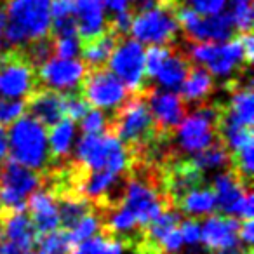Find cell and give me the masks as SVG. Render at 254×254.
<instances>
[{
	"label": "cell",
	"instance_id": "obj_9",
	"mask_svg": "<svg viewBox=\"0 0 254 254\" xmlns=\"http://www.w3.org/2000/svg\"><path fill=\"white\" fill-rule=\"evenodd\" d=\"M190 60L200 63L211 75L226 77L235 70H247L246 60H244L242 44L239 35L233 37L230 42H200L193 44L190 51Z\"/></svg>",
	"mask_w": 254,
	"mask_h": 254
},
{
	"label": "cell",
	"instance_id": "obj_34",
	"mask_svg": "<svg viewBox=\"0 0 254 254\" xmlns=\"http://www.w3.org/2000/svg\"><path fill=\"white\" fill-rule=\"evenodd\" d=\"M171 49V44L169 46H150L145 53V77L153 78L155 73L159 71L160 64L162 61L166 60L167 53Z\"/></svg>",
	"mask_w": 254,
	"mask_h": 254
},
{
	"label": "cell",
	"instance_id": "obj_13",
	"mask_svg": "<svg viewBox=\"0 0 254 254\" xmlns=\"http://www.w3.org/2000/svg\"><path fill=\"white\" fill-rule=\"evenodd\" d=\"M211 190L214 191L216 207L225 216H240L242 219H253L254 195L232 171L218 174L212 181Z\"/></svg>",
	"mask_w": 254,
	"mask_h": 254
},
{
	"label": "cell",
	"instance_id": "obj_44",
	"mask_svg": "<svg viewBox=\"0 0 254 254\" xmlns=\"http://www.w3.org/2000/svg\"><path fill=\"white\" fill-rule=\"evenodd\" d=\"M212 254H253L251 247H230V249H221V251H214Z\"/></svg>",
	"mask_w": 254,
	"mask_h": 254
},
{
	"label": "cell",
	"instance_id": "obj_32",
	"mask_svg": "<svg viewBox=\"0 0 254 254\" xmlns=\"http://www.w3.org/2000/svg\"><path fill=\"white\" fill-rule=\"evenodd\" d=\"M80 127L84 134H108V117L101 110H89Z\"/></svg>",
	"mask_w": 254,
	"mask_h": 254
},
{
	"label": "cell",
	"instance_id": "obj_12",
	"mask_svg": "<svg viewBox=\"0 0 254 254\" xmlns=\"http://www.w3.org/2000/svg\"><path fill=\"white\" fill-rule=\"evenodd\" d=\"M178 21L174 9L167 5L139 12L131 25V33L136 40L152 46H169L176 42Z\"/></svg>",
	"mask_w": 254,
	"mask_h": 254
},
{
	"label": "cell",
	"instance_id": "obj_17",
	"mask_svg": "<svg viewBox=\"0 0 254 254\" xmlns=\"http://www.w3.org/2000/svg\"><path fill=\"white\" fill-rule=\"evenodd\" d=\"M25 110L44 127H53L64 119V94L51 89H35L26 98Z\"/></svg>",
	"mask_w": 254,
	"mask_h": 254
},
{
	"label": "cell",
	"instance_id": "obj_22",
	"mask_svg": "<svg viewBox=\"0 0 254 254\" xmlns=\"http://www.w3.org/2000/svg\"><path fill=\"white\" fill-rule=\"evenodd\" d=\"M214 91V80L212 75L200 64H191L187 78L180 85V98L188 105H204L207 98Z\"/></svg>",
	"mask_w": 254,
	"mask_h": 254
},
{
	"label": "cell",
	"instance_id": "obj_25",
	"mask_svg": "<svg viewBox=\"0 0 254 254\" xmlns=\"http://www.w3.org/2000/svg\"><path fill=\"white\" fill-rule=\"evenodd\" d=\"M75 136V122L70 119H63L51 127V136L47 139L49 143V157L51 164H63L66 162V157L70 155L71 143ZM47 166V167H49Z\"/></svg>",
	"mask_w": 254,
	"mask_h": 254
},
{
	"label": "cell",
	"instance_id": "obj_30",
	"mask_svg": "<svg viewBox=\"0 0 254 254\" xmlns=\"http://www.w3.org/2000/svg\"><path fill=\"white\" fill-rule=\"evenodd\" d=\"M101 228H103V219H101V216L96 214V211H94L85 216V218H82L73 228L66 230V232H68V239H70L71 246L75 247V246H78V244L85 242V240L92 239Z\"/></svg>",
	"mask_w": 254,
	"mask_h": 254
},
{
	"label": "cell",
	"instance_id": "obj_6",
	"mask_svg": "<svg viewBox=\"0 0 254 254\" xmlns=\"http://www.w3.org/2000/svg\"><path fill=\"white\" fill-rule=\"evenodd\" d=\"M42 174L14 160L0 164V216L25 211L26 200L42 187Z\"/></svg>",
	"mask_w": 254,
	"mask_h": 254
},
{
	"label": "cell",
	"instance_id": "obj_42",
	"mask_svg": "<svg viewBox=\"0 0 254 254\" xmlns=\"http://www.w3.org/2000/svg\"><path fill=\"white\" fill-rule=\"evenodd\" d=\"M106 5L112 11V16L120 14L131 9V0H106Z\"/></svg>",
	"mask_w": 254,
	"mask_h": 254
},
{
	"label": "cell",
	"instance_id": "obj_40",
	"mask_svg": "<svg viewBox=\"0 0 254 254\" xmlns=\"http://www.w3.org/2000/svg\"><path fill=\"white\" fill-rule=\"evenodd\" d=\"M239 237H240V240H242L246 247L253 246V240H254V223H253V219H244V221L240 223Z\"/></svg>",
	"mask_w": 254,
	"mask_h": 254
},
{
	"label": "cell",
	"instance_id": "obj_5",
	"mask_svg": "<svg viewBox=\"0 0 254 254\" xmlns=\"http://www.w3.org/2000/svg\"><path fill=\"white\" fill-rule=\"evenodd\" d=\"M223 103L207 101L204 105L195 106V110L187 115L173 136L178 138V146L185 153L202 152L218 139V120L221 115Z\"/></svg>",
	"mask_w": 254,
	"mask_h": 254
},
{
	"label": "cell",
	"instance_id": "obj_8",
	"mask_svg": "<svg viewBox=\"0 0 254 254\" xmlns=\"http://www.w3.org/2000/svg\"><path fill=\"white\" fill-rule=\"evenodd\" d=\"M78 87V94L87 101V105L99 110L115 112L129 98V89L106 66L87 68Z\"/></svg>",
	"mask_w": 254,
	"mask_h": 254
},
{
	"label": "cell",
	"instance_id": "obj_39",
	"mask_svg": "<svg viewBox=\"0 0 254 254\" xmlns=\"http://www.w3.org/2000/svg\"><path fill=\"white\" fill-rule=\"evenodd\" d=\"M75 14V0H51V19Z\"/></svg>",
	"mask_w": 254,
	"mask_h": 254
},
{
	"label": "cell",
	"instance_id": "obj_45",
	"mask_svg": "<svg viewBox=\"0 0 254 254\" xmlns=\"http://www.w3.org/2000/svg\"><path fill=\"white\" fill-rule=\"evenodd\" d=\"M94 2H99L101 5H106V0H94Z\"/></svg>",
	"mask_w": 254,
	"mask_h": 254
},
{
	"label": "cell",
	"instance_id": "obj_14",
	"mask_svg": "<svg viewBox=\"0 0 254 254\" xmlns=\"http://www.w3.org/2000/svg\"><path fill=\"white\" fill-rule=\"evenodd\" d=\"M145 96L160 138L173 139L174 131L187 117V103L180 98V94L171 91H155L153 87H150Z\"/></svg>",
	"mask_w": 254,
	"mask_h": 254
},
{
	"label": "cell",
	"instance_id": "obj_19",
	"mask_svg": "<svg viewBox=\"0 0 254 254\" xmlns=\"http://www.w3.org/2000/svg\"><path fill=\"white\" fill-rule=\"evenodd\" d=\"M75 21H77V35L80 42H87L110 28L105 9L94 0H77L75 2Z\"/></svg>",
	"mask_w": 254,
	"mask_h": 254
},
{
	"label": "cell",
	"instance_id": "obj_37",
	"mask_svg": "<svg viewBox=\"0 0 254 254\" xmlns=\"http://www.w3.org/2000/svg\"><path fill=\"white\" fill-rule=\"evenodd\" d=\"M80 53V40L77 37H63L54 39V54L61 60H73Z\"/></svg>",
	"mask_w": 254,
	"mask_h": 254
},
{
	"label": "cell",
	"instance_id": "obj_31",
	"mask_svg": "<svg viewBox=\"0 0 254 254\" xmlns=\"http://www.w3.org/2000/svg\"><path fill=\"white\" fill-rule=\"evenodd\" d=\"M233 18V25H235L237 33H251L253 28V0H232V11H230Z\"/></svg>",
	"mask_w": 254,
	"mask_h": 254
},
{
	"label": "cell",
	"instance_id": "obj_11",
	"mask_svg": "<svg viewBox=\"0 0 254 254\" xmlns=\"http://www.w3.org/2000/svg\"><path fill=\"white\" fill-rule=\"evenodd\" d=\"M112 73L120 78L131 92H146L152 85H146L145 77V51L141 44L132 39H122L117 42L108 60Z\"/></svg>",
	"mask_w": 254,
	"mask_h": 254
},
{
	"label": "cell",
	"instance_id": "obj_26",
	"mask_svg": "<svg viewBox=\"0 0 254 254\" xmlns=\"http://www.w3.org/2000/svg\"><path fill=\"white\" fill-rule=\"evenodd\" d=\"M176 211H183L185 214L190 216H204L211 214L216 209L214 191L211 188H195V190L185 193L180 200L174 204Z\"/></svg>",
	"mask_w": 254,
	"mask_h": 254
},
{
	"label": "cell",
	"instance_id": "obj_46",
	"mask_svg": "<svg viewBox=\"0 0 254 254\" xmlns=\"http://www.w3.org/2000/svg\"><path fill=\"white\" fill-rule=\"evenodd\" d=\"M35 254H39V253H35Z\"/></svg>",
	"mask_w": 254,
	"mask_h": 254
},
{
	"label": "cell",
	"instance_id": "obj_2",
	"mask_svg": "<svg viewBox=\"0 0 254 254\" xmlns=\"http://www.w3.org/2000/svg\"><path fill=\"white\" fill-rule=\"evenodd\" d=\"M49 30L51 0H7L4 37L9 47H25L47 37Z\"/></svg>",
	"mask_w": 254,
	"mask_h": 254
},
{
	"label": "cell",
	"instance_id": "obj_4",
	"mask_svg": "<svg viewBox=\"0 0 254 254\" xmlns=\"http://www.w3.org/2000/svg\"><path fill=\"white\" fill-rule=\"evenodd\" d=\"M75 162L87 171H110L115 174H129L132 155L112 134H84L77 145Z\"/></svg>",
	"mask_w": 254,
	"mask_h": 254
},
{
	"label": "cell",
	"instance_id": "obj_41",
	"mask_svg": "<svg viewBox=\"0 0 254 254\" xmlns=\"http://www.w3.org/2000/svg\"><path fill=\"white\" fill-rule=\"evenodd\" d=\"M240 44H242V51H244V60H246V64L251 66L254 58V40L251 33H240L239 35Z\"/></svg>",
	"mask_w": 254,
	"mask_h": 254
},
{
	"label": "cell",
	"instance_id": "obj_7",
	"mask_svg": "<svg viewBox=\"0 0 254 254\" xmlns=\"http://www.w3.org/2000/svg\"><path fill=\"white\" fill-rule=\"evenodd\" d=\"M178 26L183 30V35L188 42H226L237 33L233 18L230 12H219L212 16H200L185 5L174 7Z\"/></svg>",
	"mask_w": 254,
	"mask_h": 254
},
{
	"label": "cell",
	"instance_id": "obj_21",
	"mask_svg": "<svg viewBox=\"0 0 254 254\" xmlns=\"http://www.w3.org/2000/svg\"><path fill=\"white\" fill-rule=\"evenodd\" d=\"M2 225H4V235H2V239L12 242L25 254H28L37 246L39 233H37L32 219L28 218V214L25 211H16L11 212V214H4L2 216Z\"/></svg>",
	"mask_w": 254,
	"mask_h": 254
},
{
	"label": "cell",
	"instance_id": "obj_20",
	"mask_svg": "<svg viewBox=\"0 0 254 254\" xmlns=\"http://www.w3.org/2000/svg\"><path fill=\"white\" fill-rule=\"evenodd\" d=\"M193 61L190 60L185 49L178 42L171 44V49L167 53L166 60L162 61L159 71L155 73V80L159 82L162 87L167 89H178L183 80L187 78L188 71H190Z\"/></svg>",
	"mask_w": 254,
	"mask_h": 254
},
{
	"label": "cell",
	"instance_id": "obj_15",
	"mask_svg": "<svg viewBox=\"0 0 254 254\" xmlns=\"http://www.w3.org/2000/svg\"><path fill=\"white\" fill-rule=\"evenodd\" d=\"M85 71L87 68L80 60L51 58L42 66L37 68V82L42 84L44 89L66 94L80 85Z\"/></svg>",
	"mask_w": 254,
	"mask_h": 254
},
{
	"label": "cell",
	"instance_id": "obj_3",
	"mask_svg": "<svg viewBox=\"0 0 254 254\" xmlns=\"http://www.w3.org/2000/svg\"><path fill=\"white\" fill-rule=\"evenodd\" d=\"M9 152L14 162L35 173L47 169L51 162L47 131L33 117H19L7 132Z\"/></svg>",
	"mask_w": 254,
	"mask_h": 254
},
{
	"label": "cell",
	"instance_id": "obj_38",
	"mask_svg": "<svg viewBox=\"0 0 254 254\" xmlns=\"http://www.w3.org/2000/svg\"><path fill=\"white\" fill-rule=\"evenodd\" d=\"M180 232H181V237H183V242L187 244V246H190V247L198 246V242H200V225H198L197 219H193V218L181 219Z\"/></svg>",
	"mask_w": 254,
	"mask_h": 254
},
{
	"label": "cell",
	"instance_id": "obj_24",
	"mask_svg": "<svg viewBox=\"0 0 254 254\" xmlns=\"http://www.w3.org/2000/svg\"><path fill=\"white\" fill-rule=\"evenodd\" d=\"M60 214V225L63 230H71L82 218L94 212V205L82 197L80 193H61L54 195Z\"/></svg>",
	"mask_w": 254,
	"mask_h": 254
},
{
	"label": "cell",
	"instance_id": "obj_33",
	"mask_svg": "<svg viewBox=\"0 0 254 254\" xmlns=\"http://www.w3.org/2000/svg\"><path fill=\"white\" fill-rule=\"evenodd\" d=\"M89 110H91V106L78 92H66L64 94V119L77 122V120L84 119V115Z\"/></svg>",
	"mask_w": 254,
	"mask_h": 254
},
{
	"label": "cell",
	"instance_id": "obj_28",
	"mask_svg": "<svg viewBox=\"0 0 254 254\" xmlns=\"http://www.w3.org/2000/svg\"><path fill=\"white\" fill-rule=\"evenodd\" d=\"M25 54V58L28 60V63L33 68H40L46 61H49L54 54V39L51 35L37 39L33 42H28L25 47H19Z\"/></svg>",
	"mask_w": 254,
	"mask_h": 254
},
{
	"label": "cell",
	"instance_id": "obj_1",
	"mask_svg": "<svg viewBox=\"0 0 254 254\" xmlns=\"http://www.w3.org/2000/svg\"><path fill=\"white\" fill-rule=\"evenodd\" d=\"M108 134L120 139L131 152L132 160L143 159L159 143L169 141L160 138L145 92H132L131 98H127L126 103L108 117Z\"/></svg>",
	"mask_w": 254,
	"mask_h": 254
},
{
	"label": "cell",
	"instance_id": "obj_29",
	"mask_svg": "<svg viewBox=\"0 0 254 254\" xmlns=\"http://www.w3.org/2000/svg\"><path fill=\"white\" fill-rule=\"evenodd\" d=\"M39 254H70L73 249L66 230H54L46 235H39L37 239Z\"/></svg>",
	"mask_w": 254,
	"mask_h": 254
},
{
	"label": "cell",
	"instance_id": "obj_23",
	"mask_svg": "<svg viewBox=\"0 0 254 254\" xmlns=\"http://www.w3.org/2000/svg\"><path fill=\"white\" fill-rule=\"evenodd\" d=\"M122 39L117 35L112 28H108L105 33L87 42H80V54H82V63L85 68H103L106 66L110 56H112L113 49H115L117 42Z\"/></svg>",
	"mask_w": 254,
	"mask_h": 254
},
{
	"label": "cell",
	"instance_id": "obj_43",
	"mask_svg": "<svg viewBox=\"0 0 254 254\" xmlns=\"http://www.w3.org/2000/svg\"><path fill=\"white\" fill-rule=\"evenodd\" d=\"M9 157V139H7V129L0 126V164L5 162Z\"/></svg>",
	"mask_w": 254,
	"mask_h": 254
},
{
	"label": "cell",
	"instance_id": "obj_18",
	"mask_svg": "<svg viewBox=\"0 0 254 254\" xmlns=\"http://www.w3.org/2000/svg\"><path fill=\"white\" fill-rule=\"evenodd\" d=\"M25 209H28V218L32 219L39 235H46L60 228V214H58L56 198L49 190L42 188L32 193L26 200Z\"/></svg>",
	"mask_w": 254,
	"mask_h": 254
},
{
	"label": "cell",
	"instance_id": "obj_27",
	"mask_svg": "<svg viewBox=\"0 0 254 254\" xmlns=\"http://www.w3.org/2000/svg\"><path fill=\"white\" fill-rule=\"evenodd\" d=\"M191 162L197 167L200 173H205V171H212V169H221V167L230 166V153L228 150L225 148L219 139H216L211 146H207L202 152L195 153L191 157Z\"/></svg>",
	"mask_w": 254,
	"mask_h": 254
},
{
	"label": "cell",
	"instance_id": "obj_36",
	"mask_svg": "<svg viewBox=\"0 0 254 254\" xmlns=\"http://www.w3.org/2000/svg\"><path fill=\"white\" fill-rule=\"evenodd\" d=\"M25 112V101L21 99H4L0 101V126H9L16 122Z\"/></svg>",
	"mask_w": 254,
	"mask_h": 254
},
{
	"label": "cell",
	"instance_id": "obj_35",
	"mask_svg": "<svg viewBox=\"0 0 254 254\" xmlns=\"http://www.w3.org/2000/svg\"><path fill=\"white\" fill-rule=\"evenodd\" d=\"M176 5H185V7L191 9L197 14H219L221 9L225 7L226 0H174Z\"/></svg>",
	"mask_w": 254,
	"mask_h": 254
},
{
	"label": "cell",
	"instance_id": "obj_16",
	"mask_svg": "<svg viewBox=\"0 0 254 254\" xmlns=\"http://www.w3.org/2000/svg\"><path fill=\"white\" fill-rule=\"evenodd\" d=\"M239 219L233 216H209L200 226V242L211 251L239 246Z\"/></svg>",
	"mask_w": 254,
	"mask_h": 254
},
{
	"label": "cell",
	"instance_id": "obj_10",
	"mask_svg": "<svg viewBox=\"0 0 254 254\" xmlns=\"http://www.w3.org/2000/svg\"><path fill=\"white\" fill-rule=\"evenodd\" d=\"M37 70L28 63L19 47L4 51L0 64V94L7 99L28 98L37 89Z\"/></svg>",
	"mask_w": 254,
	"mask_h": 254
}]
</instances>
